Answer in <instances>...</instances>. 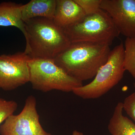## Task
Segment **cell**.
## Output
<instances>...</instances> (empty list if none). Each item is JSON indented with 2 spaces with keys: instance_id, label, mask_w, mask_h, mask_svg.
I'll return each instance as SVG.
<instances>
[{
  "instance_id": "cell-4",
  "label": "cell",
  "mask_w": 135,
  "mask_h": 135,
  "mask_svg": "<svg viewBox=\"0 0 135 135\" xmlns=\"http://www.w3.org/2000/svg\"><path fill=\"white\" fill-rule=\"evenodd\" d=\"M63 29L71 43L91 42L110 45L120 34L109 15L102 9L85 15L76 23Z\"/></svg>"
},
{
  "instance_id": "cell-13",
  "label": "cell",
  "mask_w": 135,
  "mask_h": 135,
  "mask_svg": "<svg viewBox=\"0 0 135 135\" xmlns=\"http://www.w3.org/2000/svg\"><path fill=\"white\" fill-rule=\"evenodd\" d=\"M124 46V68L135 79V38H126Z\"/></svg>"
},
{
  "instance_id": "cell-7",
  "label": "cell",
  "mask_w": 135,
  "mask_h": 135,
  "mask_svg": "<svg viewBox=\"0 0 135 135\" xmlns=\"http://www.w3.org/2000/svg\"><path fill=\"white\" fill-rule=\"evenodd\" d=\"M31 59L24 52L0 55V89L10 91L29 82Z\"/></svg>"
},
{
  "instance_id": "cell-6",
  "label": "cell",
  "mask_w": 135,
  "mask_h": 135,
  "mask_svg": "<svg viewBox=\"0 0 135 135\" xmlns=\"http://www.w3.org/2000/svg\"><path fill=\"white\" fill-rule=\"evenodd\" d=\"M36 105L35 97H27L21 112L9 116L0 126V135H52L42 126Z\"/></svg>"
},
{
  "instance_id": "cell-10",
  "label": "cell",
  "mask_w": 135,
  "mask_h": 135,
  "mask_svg": "<svg viewBox=\"0 0 135 135\" xmlns=\"http://www.w3.org/2000/svg\"><path fill=\"white\" fill-rule=\"evenodd\" d=\"M56 5V0H32L22 6V19L24 22L36 18L53 20Z\"/></svg>"
},
{
  "instance_id": "cell-1",
  "label": "cell",
  "mask_w": 135,
  "mask_h": 135,
  "mask_svg": "<svg viewBox=\"0 0 135 135\" xmlns=\"http://www.w3.org/2000/svg\"><path fill=\"white\" fill-rule=\"evenodd\" d=\"M110 46L91 42L71 43L54 60L68 75L83 82L94 78L106 63L110 52Z\"/></svg>"
},
{
  "instance_id": "cell-18",
  "label": "cell",
  "mask_w": 135,
  "mask_h": 135,
  "mask_svg": "<svg viewBox=\"0 0 135 135\" xmlns=\"http://www.w3.org/2000/svg\"><path fill=\"white\" fill-rule=\"evenodd\" d=\"M134 87L135 88V82L134 83Z\"/></svg>"
},
{
  "instance_id": "cell-3",
  "label": "cell",
  "mask_w": 135,
  "mask_h": 135,
  "mask_svg": "<svg viewBox=\"0 0 135 135\" xmlns=\"http://www.w3.org/2000/svg\"><path fill=\"white\" fill-rule=\"evenodd\" d=\"M124 46L122 42L111 50L106 63L97 73L91 82L73 90L74 95L84 99L99 98L106 94L123 78Z\"/></svg>"
},
{
  "instance_id": "cell-15",
  "label": "cell",
  "mask_w": 135,
  "mask_h": 135,
  "mask_svg": "<svg viewBox=\"0 0 135 135\" xmlns=\"http://www.w3.org/2000/svg\"><path fill=\"white\" fill-rule=\"evenodd\" d=\"M102 0H74L82 9L85 15L95 13L101 9Z\"/></svg>"
},
{
  "instance_id": "cell-16",
  "label": "cell",
  "mask_w": 135,
  "mask_h": 135,
  "mask_svg": "<svg viewBox=\"0 0 135 135\" xmlns=\"http://www.w3.org/2000/svg\"><path fill=\"white\" fill-rule=\"evenodd\" d=\"M122 103L123 110L135 122V91L127 97Z\"/></svg>"
},
{
  "instance_id": "cell-12",
  "label": "cell",
  "mask_w": 135,
  "mask_h": 135,
  "mask_svg": "<svg viewBox=\"0 0 135 135\" xmlns=\"http://www.w3.org/2000/svg\"><path fill=\"white\" fill-rule=\"evenodd\" d=\"M122 102L117 104L109 121L108 129L112 135H135V124L123 115Z\"/></svg>"
},
{
  "instance_id": "cell-17",
  "label": "cell",
  "mask_w": 135,
  "mask_h": 135,
  "mask_svg": "<svg viewBox=\"0 0 135 135\" xmlns=\"http://www.w3.org/2000/svg\"><path fill=\"white\" fill-rule=\"evenodd\" d=\"M71 135H83V134L81 132H79L78 131L74 130L73 131Z\"/></svg>"
},
{
  "instance_id": "cell-9",
  "label": "cell",
  "mask_w": 135,
  "mask_h": 135,
  "mask_svg": "<svg viewBox=\"0 0 135 135\" xmlns=\"http://www.w3.org/2000/svg\"><path fill=\"white\" fill-rule=\"evenodd\" d=\"M74 0H56L53 21L62 29L76 23L85 16Z\"/></svg>"
},
{
  "instance_id": "cell-5",
  "label": "cell",
  "mask_w": 135,
  "mask_h": 135,
  "mask_svg": "<svg viewBox=\"0 0 135 135\" xmlns=\"http://www.w3.org/2000/svg\"><path fill=\"white\" fill-rule=\"evenodd\" d=\"M29 82L33 89L43 92L57 90L72 92L83 86L82 81L68 75L52 59L29 60Z\"/></svg>"
},
{
  "instance_id": "cell-14",
  "label": "cell",
  "mask_w": 135,
  "mask_h": 135,
  "mask_svg": "<svg viewBox=\"0 0 135 135\" xmlns=\"http://www.w3.org/2000/svg\"><path fill=\"white\" fill-rule=\"evenodd\" d=\"M18 104L14 100H7L0 97V126L9 116L14 114Z\"/></svg>"
},
{
  "instance_id": "cell-11",
  "label": "cell",
  "mask_w": 135,
  "mask_h": 135,
  "mask_svg": "<svg viewBox=\"0 0 135 135\" xmlns=\"http://www.w3.org/2000/svg\"><path fill=\"white\" fill-rule=\"evenodd\" d=\"M23 4L12 2L0 3V26H13L19 29L26 35L25 24L22 18Z\"/></svg>"
},
{
  "instance_id": "cell-2",
  "label": "cell",
  "mask_w": 135,
  "mask_h": 135,
  "mask_svg": "<svg viewBox=\"0 0 135 135\" xmlns=\"http://www.w3.org/2000/svg\"><path fill=\"white\" fill-rule=\"evenodd\" d=\"M25 23L24 52L32 59H54L71 44L63 29L53 20L36 18Z\"/></svg>"
},
{
  "instance_id": "cell-8",
  "label": "cell",
  "mask_w": 135,
  "mask_h": 135,
  "mask_svg": "<svg viewBox=\"0 0 135 135\" xmlns=\"http://www.w3.org/2000/svg\"><path fill=\"white\" fill-rule=\"evenodd\" d=\"M101 9L109 15L119 33L135 38V0H102Z\"/></svg>"
}]
</instances>
